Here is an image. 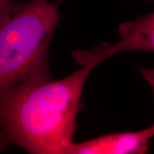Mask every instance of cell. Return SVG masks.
<instances>
[{
    "label": "cell",
    "mask_w": 154,
    "mask_h": 154,
    "mask_svg": "<svg viewBox=\"0 0 154 154\" xmlns=\"http://www.w3.org/2000/svg\"><path fill=\"white\" fill-rule=\"evenodd\" d=\"M96 64L65 78L17 84L0 93V152L66 154L73 142L83 88Z\"/></svg>",
    "instance_id": "1"
},
{
    "label": "cell",
    "mask_w": 154,
    "mask_h": 154,
    "mask_svg": "<svg viewBox=\"0 0 154 154\" xmlns=\"http://www.w3.org/2000/svg\"><path fill=\"white\" fill-rule=\"evenodd\" d=\"M154 137V124L138 131L116 133L72 142L66 154H146Z\"/></svg>",
    "instance_id": "4"
},
{
    "label": "cell",
    "mask_w": 154,
    "mask_h": 154,
    "mask_svg": "<svg viewBox=\"0 0 154 154\" xmlns=\"http://www.w3.org/2000/svg\"><path fill=\"white\" fill-rule=\"evenodd\" d=\"M139 71L140 73L141 76L143 77L145 81L148 83L149 86L151 87L154 95V69L153 68L139 67Z\"/></svg>",
    "instance_id": "5"
},
{
    "label": "cell",
    "mask_w": 154,
    "mask_h": 154,
    "mask_svg": "<svg viewBox=\"0 0 154 154\" xmlns=\"http://www.w3.org/2000/svg\"><path fill=\"white\" fill-rule=\"evenodd\" d=\"M118 34L120 38L114 44L103 43L89 50L75 51L72 53L73 58L81 66L93 63L99 65L118 52H154V11L120 24Z\"/></svg>",
    "instance_id": "3"
},
{
    "label": "cell",
    "mask_w": 154,
    "mask_h": 154,
    "mask_svg": "<svg viewBox=\"0 0 154 154\" xmlns=\"http://www.w3.org/2000/svg\"><path fill=\"white\" fill-rule=\"evenodd\" d=\"M63 0H0V93L17 84L53 79L48 63Z\"/></svg>",
    "instance_id": "2"
}]
</instances>
